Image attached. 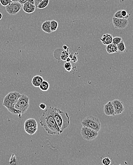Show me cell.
Wrapping results in <instances>:
<instances>
[{
    "mask_svg": "<svg viewBox=\"0 0 133 165\" xmlns=\"http://www.w3.org/2000/svg\"><path fill=\"white\" fill-rule=\"evenodd\" d=\"M56 109V107H50L45 109L39 118L40 125L50 135H59L62 133L54 120Z\"/></svg>",
    "mask_w": 133,
    "mask_h": 165,
    "instance_id": "6da1fadb",
    "label": "cell"
},
{
    "mask_svg": "<svg viewBox=\"0 0 133 165\" xmlns=\"http://www.w3.org/2000/svg\"><path fill=\"white\" fill-rule=\"evenodd\" d=\"M21 95V94L19 92L16 91L9 92L4 97L3 103V106L6 107L9 111L12 114L17 115L19 118H21L22 114L18 110L16 109L14 106Z\"/></svg>",
    "mask_w": 133,
    "mask_h": 165,
    "instance_id": "7a4b0ae2",
    "label": "cell"
},
{
    "mask_svg": "<svg viewBox=\"0 0 133 165\" xmlns=\"http://www.w3.org/2000/svg\"><path fill=\"white\" fill-rule=\"evenodd\" d=\"M54 120L62 132L70 125V118L68 113L56 108L54 113Z\"/></svg>",
    "mask_w": 133,
    "mask_h": 165,
    "instance_id": "3957f363",
    "label": "cell"
},
{
    "mask_svg": "<svg viewBox=\"0 0 133 165\" xmlns=\"http://www.w3.org/2000/svg\"><path fill=\"white\" fill-rule=\"evenodd\" d=\"M83 126L87 127L93 130L99 132L101 129V123L100 120L96 117L92 116H88L83 118L81 121Z\"/></svg>",
    "mask_w": 133,
    "mask_h": 165,
    "instance_id": "277c9868",
    "label": "cell"
},
{
    "mask_svg": "<svg viewBox=\"0 0 133 165\" xmlns=\"http://www.w3.org/2000/svg\"><path fill=\"white\" fill-rule=\"evenodd\" d=\"M30 107L29 97L26 94H21L14 106L16 109L18 110L21 114H23Z\"/></svg>",
    "mask_w": 133,
    "mask_h": 165,
    "instance_id": "5b68a950",
    "label": "cell"
},
{
    "mask_svg": "<svg viewBox=\"0 0 133 165\" xmlns=\"http://www.w3.org/2000/svg\"><path fill=\"white\" fill-rule=\"evenodd\" d=\"M81 134L83 139L86 141H92L98 136V132L89 127L83 126L81 130Z\"/></svg>",
    "mask_w": 133,
    "mask_h": 165,
    "instance_id": "8992f818",
    "label": "cell"
},
{
    "mask_svg": "<svg viewBox=\"0 0 133 165\" xmlns=\"http://www.w3.org/2000/svg\"><path fill=\"white\" fill-rule=\"evenodd\" d=\"M25 131L27 134L31 136L38 130V124L34 118L28 119L24 123Z\"/></svg>",
    "mask_w": 133,
    "mask_h": 165,
    "instance_id": "52a82bcc",
    "label": "cell"
},
{
    "mask_svg": "<svg viewBox=\"0 0 133 165\" xmlns=\"http://www.w3.org/2000/svg\"><path fill=\"white\" fill-rule=\"evenodd\" d=\"M21 9V4L18 1L12 2L5 6V9L8 14L14 15L18 13Z\"/></svg>",
    "mask_w": 133,
    "mask_h": 165,
    "instance_id": "ba28073f",
    "label": "cell"
},
{
    "mask_svg": "<svg viewBox=\"0 0 133 165\" xmlns=\"http://www.w3.org/2000/svg\"><path fill=\"white\" fill-rule=\"evenodd\" d=\"M112 23L115 29H124L128 25V21L126 19L117 18L113 17Z\"/></svg>",
    "mask_w": 133,
    "mask_h": 165,
    "instance_id": "9c48e42d",
    "label": "cell"
},
{
    "mask_svg": "<svg viewBox=\"0 0 133 165\" xmlns=\"http://www.w3.org/2000/svg\"><path fill=\"white\" fill-rule=\"evenodd\" d=\"M114 108L115 115H120L125 110L123 102L119 100H114L111 102Z\"/></svg>",
    "mask_w": 133,
    "mask_h": 165,
    "instance_id": "30bf717a",
    "label": "cell"
},
{
    "mask_svg": "<svg viewBox=\"0 0 133 165\" xmlns=\"http://www.w3.org/2000/svg\"><path fill=\"white\" fill-rule=\"evenodd\" d=\"M104 112L107 116H114L115 115L114 108L111 102L106 103L104 107Z\"/></svg>",
    "mask_w": 133,
    "mask_h": 165,
    "instance_id": "8fae6325",
    "label": "cell"
},
{
    "mask_svg": "<svg viewBox=\"0 0 133 165\" xmlns=\"http://www.w3.org/2000/svg\"><path fill=\"white\" fill-rule=\"evenodd\" d=\"M22 9L24 12L26 13H32L35 12L36 9V7L35 6V5L27 1L24 4H23Z\"/></svg>",
    "mask_w": 133,
    "mask_h": 165,
    "instance_id": "7c38bea8",
    "label": "cell"
},
{
    "mask_svg": "<svg viewBox=\"0 0 133 165\" xmlns=\"http://www.w3.org/2000/svg\"><path fill=\"white\" fill-rule=\"evenodd\" d=\"M113 36L111 34H105L101 38V42L105 45H107L112 43Z\"/></svg>",
    "mask_w": 133,
    "mask_h": 165,
    "instance_id": "4fadbf2b",
    "label": "cell"
},
{
    "mask_svg": "<svg viewBox=\"0 0 133 165\" xmlns=\"http://www.w3.org/2000/svg\"><path fill=\"white\" fill-rule=\"evenodd\" d=\"M43 81V78L41 76H35L32 79V84L35 87H39Z\"/></svg>",
    "mask_w": 133,
    "mask_h": 165,
    "instance_id": "5bb4252c",
    "label": "cell"
},
{
    "mask_svg": "<svg viewBox=\"0 0 133 165\" xmlns=\"http://www.w3.org/2000/svg\"><path fill=\"white\" fill-rule=\"evenodd\" d=\"M106 49L107 52L109 54H114L115 52H118L117 45L113 43L106 45Z\"/></svg>",
    "mask_w": 133,
    "mask_h": 165,
    "instance_id": "9a60e30c",
    "label": "cell"
},
{
    "mask_svg": "<svg viewBox=\"0 0 133 165\" xmlns=\"http://www.w3.org/2000/svg\"><path fill=\"white\" fill-rule=\"evenodd\" d=\"M41 29L43 31L48 33H52L51 30L50 21H45L42 24Z\"/></svg>",
    "mask_w": 133,
    "mask_h": 165,
    "instance_id": "2e32d148",
    "label": "cell"
},
{
    "mask_svg": "<svg viewBox=\"0 0 133 165\" xmlns=\"http://www.w3.org/2000/svg\"><path fill=\"white\" fill-rule=\"evenodd\" d=\"M118 47V52L119 54H122L125 52L126 51V48H125V44L124 43V40H122L121 42L120 43L116 45Z\"/></svg>",
    "mask_w": 133,
    "mask_h": 165,
    "instance_id": "e0dca14e",
    "label": "cell"
},
{
    "mask_svg": "<svg viewBox=\"0 0 133 165\" xmlns=\"http://www.w3.org/2000/svg\"><path fill=\"white\" fill-rule=\"evenodd\" d=\"M49 87H50L49 83L45 81H43L39 87L40 90L43 91H48V90H49Z\"/></svg>",
    "mask_w": 133,
    "mask_h": 165,
    "instance_id": "ac0fdd59",
    "label": "cell"
},
{
    "mask_svg": "<svg viewBox=\"0 0 133 165\" xmlns=\"http://www.w3.org/2000/svg\"><path fill=\"white\" fill-rule=\"evenodd\" d=\"M49 3V0H42L39 3L38 6L37 7V8L39 9H43L48 6Z\"/></svg>",
    "mask_w": 133,
    "mask_h": 165,
    "instance_id": "d6986e66",
    "label": "cell"
},
{
    "mask_svg": "<svg viewBox=\"0 0 133 165\" xmlns=\"http://www.w3.org/2000/svg\"><path fill=\"white\" fill-rule=\"evenodd\" d=\"M58 27V23L57 21L52 20L50 21L51 30L52 32H54L57 30Z\"/></svg>",
    "mask_w": 133,
    "mask_h": 165,
    "instance_id": "ffe728a7",
    "label": "cell"
},
{
    "mask_svg": "<svg viewBox=\"0 0 133 165\" xmlns=\"http://www.w3.org/2000/svg\"><path fill=\"white\" fill-rule=\"evenodd\" d=\"M122 40V38L120 37H116L114 38H113L112 43L114 44H117L120 43V42H121Z\"/></svg>",
    "mask_w": 133,
    "mask_h": 165,
    "instance_id": "44dd1931",
    "label": "cell"
},
{
    "mask_svg": "<svg viewBox=\"0 0 133 165\" xmlns=\"http://www.w3.org/2000/svg\"><path fill=\"white\" fill-rule=\"evenodd\" d=\"M111 162V159L108 157H105L102 160V163L104 165H110Z\"/></svg>",
    "mask_w": 133,
    "mask_h": 165,
    "instance_id": "7402d4cb",
    "label": "cell"
},
{
    "mask_svg": "<svg viewBox=\"0 0 133 165\" xmlns=\"http://www.w3.org/2000/svg\"><path fill=\"white\" fill-rule=\"evenodd\" d=\"M64 68L68 72H70L72 69V65L70 62H67L64 65Z\"/></svg>",
    "mask_w": 133,
    "mask_h": 165,
    "instance_id": "603a6c76",
    "label": "cell"
},
{
    "mask_svg": "<svg viewBox=\"0 0 133 165\" xmlns=\"http://www.w3.org/2000/svg\"><path fill=\"white\" fill-rule=\"evenodd\" d=\"M12 2V0H0V3L3 6H6Z\"/></svg>",
    "mask_w": 133,
    "mask_h": 165,
    "instance_id": "cb8c5ba5",
    "label": "cell"
},
{
    "mask_svg": "<svg viewBox=\"0 0 133 165\" xmlns=\"http://www.w3.org/2000/svg\"><path fill=\"white\" fill-rule=\"evenodd\" d=\"M16 164V157L14 154H13L10 159V164L12 165V164Z\"/></svg>",
    "mask_w": 133,
    "mask_h": 165,
    "instance_id": "d4e9b609",
    "label": "cell"
},
{
    "mask_svg": "<svg viewBox=\"0 0 133 165\" xmlns=\"http://www.w3.org/2000/svg\"><path fill=\"white\" fill-rule=\"evenodd\" d=\"M114 17L117 18H123L121 15V10H118L114 14Z\"/></svg>",
    "mask_w": 133,
    "mask_h": 165,
    "instance_id": "484cf974",
    "label": "cell"
},
{
    "mask_svg": "<svg viewBox=\"0 0 133 165\" xmlns=\"http://www.w3.org/2000/svg\"><path fill=\"white\" fill-rule=\"evenodd\" d=\"M121 15L123 16V18L127 19L129 18V15H128L126 10H121Z\"/></svg>",
    "mask_w": 133,
    "mask_h": 165,
    "instance_id": "4316f807",
    "label": "cell"
},
{
    "mask_svg": "<svg viewBox=\"0 0 133 165\" xmlns=\"http://www.w3.org/2000/svg\"><path fill=\"white\" fill-rule=\"evenodd\" d=\"M39 107H40V109L44 111L47 108V106L44 103H41V104H39Z\"/></svg>",
    "mask_w": 133,
    "mask_h": 165,
    "instance_id": "83f0119b",
    "label": "cell"
},
{
    "mask_svg": "<svg viewBox=\"0 0 133 165\" xmlns=\"http://www.w3.org/2000/svg\"><path fill=\"white\" fill-rule=\"evenodd\" d=\"M42 1V0H34V5H35V6L36 7V8L39 3H40V1Z\"/></svg>",
    "mask_w": 133,
    "mask_h": 165,
    "instance_id": "f1b7e54d",
    "label": "cell"
},
{
    "mask_svg": "<svg viewBox=\"0 0 133 165\" xmlns=\"http://www.w3.org/2000/svg\"><path fill=\"white\" fill-rule=\"evenodd\" d=\"M27 1V0H19V3H20L21 5L24 4Z\"/></svg>",
    "mask_w": 133,
    "mask_h": 165,
    "instance_id": "f546056e",
    "label": "cell"
},
{
    "mask_svg": "<svg viewBox=\"0 0 133 165\" xmlns=\"http://www.w3.org/2000/svg\"><path fill=\"white\" fill-rule=\"evenodd\" d=\"M28 2L34 5V0H27Z\"/></svg>",
    "mask_w": 133,
    "mask_h": 165,
    "instance_id": "4dcf8cb0",
    "label": "cell"
},
{
    "mask_svg": "<svg viewBox=\"0 0 133 165\" xmlns=\"http://www.w3.org/2000/svg\"><path fill=\"white\" fill-rule=\"evenodd\" d=\"M66 61L67 62H70L71 61V58H67L66 59Z\"/></svg>",
    "mask_w": 133,
    "mask_h": 165,
    "instance_id": "1f68e13d",
    "label": "cell"
},
{
    "mask_svg": "<svg viewBox=\"0 0 133 165\" xmlns=\"http://www.w3.org/2000/svg\"><path fill=\"white\" fill-rule=\"evenodd\" d=\"M63 49H65V50H66V49H67V46L66 45L63 46Z\"/></svg>",
    "mask_w": 133,
    "mask_h": 165,
    "instance_id": "d6a6232c",
    "label": "cell"
},
{
    "mask_svg": "<svg viewBox=\"0 0 133 165\" xmlns=\"http://www.w3.org/2000/svg\"><path fill=\"white\" fill-rule=\"evenodd\" d=\"M2 18H3V15L1 13H0V20L2 19Z\"/></svg>",
    "mask_w": 133,
    "mask_h": 165,
    "instance_id": "836d02e7",
    "label": "cell"
},
{
    "mask_svg": "<svg viewBox=\"0 0 133 165\" xmlns=\"http://www.w3.org/2000/svg\"><path fill=\"white\" fill-rule=\"evenodd\" d=\"M19 0H12V2H16V1H18Z\"/></svg>",
    "mask_w": 133,
    "mask_h": 165,
    "instance_id": "e575fe53",
    "label": "cell"
}]
</instances>
